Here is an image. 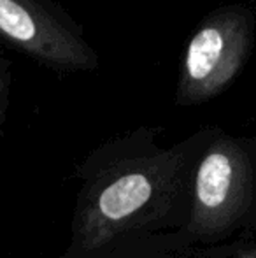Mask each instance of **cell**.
Segmentation results:
<instances>
[{"label": "cell", "instance_id": "1", "mask_svg": "<svg viewBox=\"0 0 256 258\" xmlns=\"http://www.w3.org/2000/svg\"><path fill=\"white\" fill-rule=\"evenodd\" d=\"M214 130L204 126L161 146L163 128L144 125L90 151L74 172L79 190L68 244L88 248L125 235L183 228L195 165Z\"/></svg>", "mask_w": 256, "mask_h": 258}, {"label": "cell", "instance_id": "2", "mask_svg": "<svg viewBox=\"0 0 256 258\" xmlns=\"http://www.w3.org/2000/svg\"><path fill=\"white\" fill-rule=\"evenodd\" d=\"M179 232L197 248L256 232V136L216 126L195 165L190 214Z\"/></svg>", "mask_w": 256, "mask_h": 258}, {"label": "cell", "instance_id": "3", "mask_svg": "<svg viewBox=\"0 0 256 258\" xmlns=\"http://www.w3.org/2000/svg\"><path fill=\"white\" fill-rule=\"evenodd\" d=\"M256 16L246 4H225L205 14L181 58L176 105L195 107L221 95L254 48Z\"/></svg>", "mask_w": 256, "mask_h": 258}, {"label": "cell", "instance_id": "4", "mask_svg": "<svg viewBox=\"0 0 256 258\" xmlns=\"http://www.w3.org/2000/svg\"><path fill=\"white\" fill-rule=\"evenodd\" d=\"M0 44L56 72H95L99 54L55 0H0Z\"/></svg>", "mask_w": 256, "mask_h": 258}, {"label": "cell", "instance_id": "5", "mask_svg": "<svg viewBox=\"0 0 256 258\" xmlns=\"http://www.w3.org/2000/svg\"><path fill=\"white\" fill-rule=\"evenodd\" d=\"M58 258H202L195 244L179 230L125 235L104 244L70 246Z\"/></svg>", "mask_w": 256, "mask_h": 258}, {"label": "cell", "instance_id": "6", "mask_svg": "<svg viewBox=\"0 0 256 258\" xmlns=\"http://www.w3.org/2000/svg\"><path fill=\"white\" fill-rule=\"evenodd\" d=\"M202 258H256V232L211 248H198Z\"/></svg>", "mask_w": 256, "mask_h": 258}, {"label": "cell", "instance_id": "7", "mask_svg": "<svg viewBox=\"0 0 256 258\" xmlns=\"http://www.w3.org/2000/svg\"><path fill=\"white\" fill-rule=\"evenodd\" d=\"M11 85H13V61L0 54V126L6 119L7 105H9Z\"/></svg>", "mask_w": 256, "mask_h": 258}]
</instances>
